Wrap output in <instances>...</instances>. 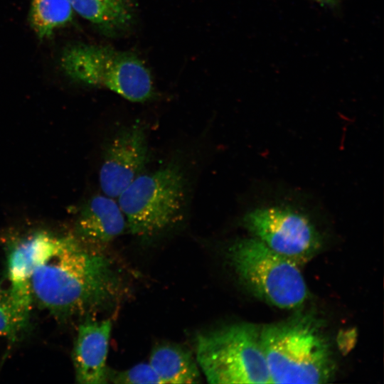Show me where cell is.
<instances>
[{
    "mask_svg": "<svg viewBox=\"0 0 384 384\" xmlns=\"http://www.w3.org/2000/svg\"><path fill=\"white\" fill-rule=\"evenodd\" d=\"M122 275L100 250L71 235L31 278L33 300L60 321L92 316L116 304L123 293Z\"/></svg>",
    "mask_w": 384,
    "mask_h": 384,
    "instance_id": "6da1fadb",
    "label": "cell"
},
{
    "mask_svg": "<svg viewBox=\"0 0 384 384\" xmlns=\"http://www.w3.org/2000/svg\"><path fill=\"white\" fill-rule=\"evenodd\" d=\"M271 383H326L336 365L320 320L310 314L260 327Z\"/></svg>",
    "mask_w": 384,
    "mask_h": 384,
    "instance_id": "7a4b0ae2",
    "label": "cell"
},
{
    "mask_svg": "<svg viewBox=\"0 0 384 384\" xmlns=\"http://www.w3.org/2000/svg\"><path fill=\"white\" fill-rule=\"evenodd\" d=\"M196 361L213 384L271 383L260 327L239 323L207 331L196 339Z\"/></svg>",
    "mask_w": 384,
    "mask_h": 384,
    "instance_id": "3957f363",
    "label": "cell"
},
{
    "mask_svg": "<svg viewBox=\"0 0 384 384\" xmlns=\"http://www.w3.org/2000/svg\"><path fill=\"white\" fill-rule=\"evenodd\" d=\"M186 198L184 174L178 164L171 162L142 173L117 198L130 233L146 238L180 220Z\"/></svg>",
    "mask_w": 384,
    "mask_h": 384,
    "instance_id": "277c9868",
    "label": "cell"
},
{
    "mask_svg": "<svg viewBox=\"0 0 384 384\" xmlns=\"http://www.w3.org/2000/svg\"><path fill=\"white\" fill-rule=\"evenodd\" d=\"M227 253L242 283L267 304L289 309L299 307L306 299L307 286L299 265L255 237L236 240Z\"/></svg>",
    "mask_w": 384,
    "mask_h": 384,
    "instance_id": "5b68a950",
    "label": "cell"
},
{
    "mask_svg": "<svg viewBox=\"0 0 384 384\" xmlns=\"http://www.w3.org/2000/svg\"><path fill=\"white\" fill-rule=\"evenodd\" d=\"M60 65L71 79L104 87L131 102H143L154 95L149 70L129 51L106 46L78 44L64 50Z\"/></svg>",
    "mask_w": 384,
    "mask_h": 384,
    "instance_id": "8992f818",
    "label": "cell"
},
{
    "mask_svg": "<svg viewBox=\"0 0 384 384\" xmlns=\"http://www.w3.org/2000/svg\"><path fill=\"white\" fill-rule=\"evenodd\" d=\"M242 222L252 237L299 265L311 259L321 246V235L311 221L287 207L255 208Z\"/></svg>",
    "mask_w": 384,
    "mask_h": 384,
    "instance_id": "52a82bcc",
    "label": "cell"
},
{
    "mask_svg": "<svg viewBox=\"0 0 384 384\" xmlns=\"http://www.w3.org/2000/svg\"><path fill=\"white\" fill-rule=\"evenodd\" d=\"M148 159L144 127L137 122L119 129L107 144L100 170L103 194L117 198L143 173Z\"/></svg>",
    "mask_w": 384,
    "mask_h": 384,
    "instance_id": "ba28073f",
    "label": "cell"
},
{
    "mask_svg": "<svg viewBox=\"0 0 384 384\" xmlns=\"http://www.w3.org/2000/svg\"><path fill=\"white\" fill-rule=\"evenodd\" d=\"M112 322L86 316L79 324L72 359L76 381L82 384L108 383L107 358Z\"/></svg>",
    "mask_w": 384,
    "mask_h": 384,
    "instance_id": "9c48e42d",
    "label": "cell"
},
{
    "mask_svg": "<svg viewBox=\"0 0 384 384\" xmlns=\"http://www.w3.org/2000/svg\"><path fill=\"white\" fill-rule=\"evenodd\" d=\"M65 237L37 232L14 245L7 262L8 289L12 294L26 304L32 303L31 278L33 272L60 250Z\"/></svg>",
    "mask_w": 384,
    "mask_h": 384,
    "instance_id": "30bf717a",
    "label": "cell"
},
{
    "mask_svg": "<svg viewBox=\"0 0 384 384\" xmlns=\"http://www.w3.org/2000/svg\"><path fill=\"white\" fill-rule=\"evenodd\" d=\"M114 199L105 194L97 195L83 206L71 233L80 244L101 251L123 233L127 221Z\"/></svg>",
    "mask_w": 384,
    "mask_h": 384,
    "instance_id": "8fae6325",
    "label": "cell"
},
{
    "mask_svg": "<svg viewBox=\"0 0 384 384\" xmlns=\"http://www.w3.org/2000/svg\"><path fill=\"white\" fill-rule=\"evenodd\" d=\"M74 12L107 36L127 31L134 20V0H69Z\"/></svg>",
    "mask_w": 384,
    "mask_h": 384,
    "instance_id": "7c38bea8",
    "label": "cell"
},
{
    "mask_svg": "<svg viewBox=\"0 0 384 384\" xmlns=\"http://www.w3.org/2000/svg\"><path fill=\"white\" fill-rule=\"evenodd\" d=\"M149 364L162 384L198 383L201 375L191 353L178 345L161 343L151 351Z\"/></svg>",
    "mask_w": 384,
    "mask_h": 384,
    "instance_id": "4fadbf2b",
    "label": "cell"
},
{
    "mask_svg": "<svg viewBox=\"0 0 384 384\" xmlns=\"http://www.w3.org/2000/svg\"><path fill=\"white\" fill-rule=\"evenodd\" d=\"M73 14L69 0H31L30 24L36 36L44 40L69 23Z\"/></svg>",
    "mask_w": 384,
    "mask_h": 384,
    "instance_id": "5bb4252c",
    "label": "cell"
},
{
    "mask_svg": "<svg viewBox=\"0 0 384 384\" xmlns=\"http://www.w3.org/2000/svg\"><path fill=\"white\" fill-rule=\"evenodd\" d=\"M30 312L8 289L0 290V336L15 341L27 329Z\"/></svg>",
    "mask_w": 384,
    "mask_h": 384,
    "instance_id": "9a60e30c",
    "label": "cell"
},
{
    "mask_svg": "<svg viewBox=\"0 0 384 384\" xmlns=\"http://www.w3.org/2000/svg\"><path fill=\"white\" fill-rule=\"evenodd\" d=\"M108 383L117 384L162 383L149 363H140L123 370H113L109 368Z\"/></svg>",
    "mask_w": 384,
    "mask_h": 384,
    "instance_id": "2e32d148",
    "label": "cell"
},
{
    "mask_svg": "<svg viewBox=\"0 0 384 384\" xmlns=\"http://www.w3.org/2000/svg\"><path fill=\"white\" fill-rule=\"evenodd\" d=\"M317 3H319L321 5H326L329 6H336L339 0H314Z\"/></svg>",
    "mask_w": 384,
    "mask_h": 384,
    "instance_id": "e0dca14e",
    "label": "cell"
}]
</instances>
